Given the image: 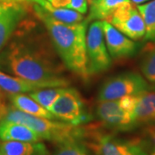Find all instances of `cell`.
<instances>
[{
	"label": "cell",
	"mask_w": 155,
	"mask_h": 155,
	"mask_svg": "<svg viewBox=\"0 0 155 155\" xmlns=\"http://www.w3.org/2000/svg\"><path fill=\"white\" fill-rule=\"evenodd\" d=\"M28 1L37 4L38 5L42 7L51 17H53L60 22L73 24V23L83 22L84 20L83 14L71 9L55 7L51 5L48 0H28Z\"/></svg>",
	"instance_id": "ac0fdd59"
},
{
	"label": "cell",
	"mask_w": 155,
	"mask_h": 155,
	"mask_svg": "<svg viewBox=\"0 0 155 155\" xmlns=\"http://www.w3.org/2000/svg\"><path fill=\"white\" fill-rule=\"evenodd\" d=\"M48 110L61 121L79 125L87 119L82 97L76 89H64Z\"/></svg>",
	"instance_id": "52a82bcc"
},
{
	"label": "cell",
	"mask_w": 155,
	"mask_h": 155,
	"mask_svg": "<svg viewBox=\"0 0 155 155\" xmlns=\"http://www.w3.org/2000/svg\"><path fill=\"white\" fill-rule=\"evenodd\" d=\"M86 57L89 75L105 72L111 66V57L106 47L100 21L91 22L87 29Z\"/></svg>",
	"instance_id": "5b68a950"
},
{
	"label": "cell",
	"mask_w": 155,
	"mask_h": 155,
	"mask_svg": "<svg viewBox=\"0 0 155 155\" xmlns=\"http://www.w3.org/2000/svg\"><path fill=\"white\" fill-rule=\"evenodd\" d=\"M135 126L155 121V91H145L135 95V104L133 111Z\"/></svg>",
	"instance_id": "5bb4252c"
},
{
	"label": "cell",
	"mask_w": 155,
	"mask_h": 155,
	"mask_svg": "<svg viewBox=\"0 0 155 155\" xmlns=\"http://www.w3.org/2000/svg\"><path fill=\"white\" fill-rule=\"evenodd\" d=\"M21 3H0V52L27 16L26 8Z\"/></svg>",
	"instance_id": "7c38bea8"
},
{
	"label": "cell",
	"mask_w": 155,
	"mask_h": 155,
	"mask_svg": "<svg viewBox=\"0 0 155 155\" xmlns=\"http://www.w3.org/2000/svg\"><path fill=\"white\" fill-rule=\"evenodd\" d=\"M70 82L67 78H59L49 80H29L19 77H12L0 72V89L11 94L25 93L52 87H67Z\"/></svg>",
	"instance_id": "8fae6325"
},
{
	"label": "cell",
	"mask_w": 155,
	"mask_h": 155,
	"mask_svg": "<svg viewBox=\"0 0 155 155\" xmlns=\"http://www.w3.org/2000/svg\"><path fill=\"white\" fill-rule=\"evenodd\" d=\"M107 22L134 41L144 38L146 34L144 20L137 6L131 1L116 9Z\"/></svg>",
	"instance_id": "ba28073f"
},
{
	"label": "cell",
	"mask_w": 155,
	"mask_h": 155,
	"mask_svg": "<svg viewBox=\"0 0 155 155\" xmlns=\"http://www.w3.org/2000/svg\"><path fill=\"white\" fill-rule=\"evenodd\" d=\"M0 107H5V103H4V94H3L1 89H0Z\"/></svg>",
	"instance_id": "d4e9b609"
},
{
	"label": "cell",
	"mask_w": 155,
	"mask_h": 155,
	"mask_svg": "<svg viewBox=\"0 0 155 155\" xmlns=\"http://www.w3.org/2000/svg\"><path fill=\"white\" fill-rule=\"evenodd\" d=\"M152 89L153 90V91H155V84H154V85H153V86L152 87Z\"/></svg>",
	"instance_id": "f546056e"
},
{
	"label": "cell",
	"mask_w": 155,
	"mask_h": 155,
	"mask_svg": "<svg viewBox=\"0 0 155 155\" xmlns=\"http://www.w3.org/2000/svg\"><path fill=\"white\" fill-rule=\"evenodd\" d=\"M150 134H151V136H152V138L153 139L155 140V130L154 129H153V130H150Z\"/></svg>",
	"instance_id": "83f0119b"
},
{
	"label": "cell",
	"mask_w": 155,
	"mask_h": 155,
	"mask_svg": "<svg viewBox=\"0 0 155 155\" xmlns=\"http://www.w3.org/2000/svg\"><path fill=\"white\" fill-rule=\"evenodd\" d=\"M149 90L148 83L140 73L125 72L112 76L104 82L98 91V100H116L140 94Z\"/></svg>",
	"instance_id": "277c9868"
},
{
	"label": "cell",
	"mask_w": 155,
	"mask_h": 155,
	"mask_svg": "<svg viewBox=\"0 0 155 155\" xmlns=\"http://www.w3.org/2000/svg\"><path fill=\"white\" fill-rule=\"evenodd\" d=\"M149 0H131V2H133L134 4L135 5H140V4H143V3H146Z\"/></svg>",
	"instance_id": "484cf974"
},
{
	"label": "cell",
	"mask_w": 155,
	"mask_h": 155,
	"mask_svg": "<svg viewBox=\"0 0 155 155\" xmlns=\"http://www.w3.org/2000/svg\"><path fill=\"white\" fill-rule=\"evenodd\" d=\"M131 0H91L87 18L85 22L107 21L119 7Z\"/></svg>",
	"instance_id": "9a60e30c"
},
{
	"label": "cell",
	"mask_w": 155,
	"mask_h": 155,
	"mask_svg": "<svg viewBox=\"0 0 155 155\" xmlns=\"http://www.w3.org/2000/svg\"><path fill=\"white\" fill-rule=\"evenodd\" d=\"M10 98L13 104V107L24 113H27L28 115H32L35 116H38V117L51 119V120L57 119L48 110L40 105L37 102L32 99L28 95L27 96L22 93L11 94Z\"/></svg>",
	"instance_id": "e0dca14e"
},
{
	"label": "cell",
	"mask_w": 155,
	"mask_h": 155,
	"mask_svg": "<svg viewBox=\"0 0 155 155\" xmlns=\"http://www.w3.org/2000/svg\"><path fill=\"white\" fill-rule=\"evenodd\" d=\"M150 155H155V146L153 147V148H152V150H151Z\"/></svg>",
	"instance_id": "f1b7e54d"
},
{
	"label": "cell",
	"mask_w": 155,
	"mask_h": 155,
	"mask_svg": "<svg viewBox=\"0 0 155 155\" xmlns=\"http://www.w3.org/2000/svg\"><path fill=\"white\" fill-rule=\"evenodd\" d=\"M106 47L112 59L130 58L138 51V44L107 21H100Z\"/></svg>",
	"instance_id": "30bf717a"
},
{
	"label": "cell",
	"mask_w": 155,
	"mask_h": 155,
	"mask_svg": "<svg viewBox=\"0 0 155 155\" xmlns=\"http://www.w3.org/2000/svg\"><path fill=\"white\" fill-rule=\"evenodd\" d=\"M137 8L146 26L144 39L155 41V0H149L146 3L137 5Z\"/></svg>",
	"instance_id": "d6986e66"
},
{
	"label": "cell",
	"mask_w": 155,
	"mask_h": 155,
	"mask_svg": "<svg viewBox=\"0 0 155 155\" xmlns=\"http://www.w3.org/2000/svg\"><path fill=\"white\" fill-rule=\"evenodd\" d=\"M33 10L35 16L47 28L51 41L64 66L86 80L90 76L86 57V27L88 23L85 20L73 24L60 22L35 3Z\"/></svg>",
	"instance_id": "7a4b0ae2"
},
{
	"label": "cell",
	"mask_w": 155,
	"mask_h": 155,
	"mask_svg": "<svg viewBox=\"0 0 155 155\" xmlns=\"http://www.w3.org/2000/svg\"><path fill=\"white\" fill-rule=\"evenodd\" d=\"M52 155H87V153L83 146L79 144V140H74L59 144Z\"/></svg>",
	"instance_id": "7402d4cb"
},
{
	"label": "cell",
	"mask_w": 155,
	"mask_h": 155,
	"mask_svg": "<svg viewBox=\"0 0 155 155\" xmlns=\"http://www.w3.org/2000/svg\"><path fill=\"white\" fill-rule=\"evenodd\" d=\"M97 115L109 127L118 130H129L135 127L132 112L122 104L121 99L99 101Z\"/></svg>",
	"instance_id": "9c48e42d"
},
{
	"label": "cell",
	"mask_w": 155,
	"mask_h": 155,
	"mask_svg": "<svg viewBox=\"0 0 155 155\" xmlns=\"http://www.w3.org/2000/svg\"><path fill=\"white\" fill-rule=\"evenodd\" d=\"M0 140L36 143L42 139L26 125L2 118L0 120Z\"/></svg>",
	"instance_id": "4fadbf2b"
},
{
	"label": "cell",
	"mask_w": 155,
	"mask_h": 155,
	"mask_svg": "<svg viewBox=\"0 0 155 155\" xmlns=\"http://www.w3.org/2000/svg\"><path fill=\"white\" fill-rule=\"evenodd\" d=\"M88 138L87 146L97 155H148L139 141H125L97 131H90Z\"/></svg>",
	"instance_id": "8992f818"
},
{
	"label": "cell",
	"mask_w": 155,
	"mask_h": 155,
	"mask_svg": "<svg viewBox=\"0 0 155 155\" xmlns=\"http://www.w3.org/2000/svg\"><path fill=\"white\" fill-rule=\"evenodd\" d=\"M20 37L0 52V68L16 77L29 80H49L64 78L67 67L46 34L33 32L31 25Z\"/></svg>",
	"instance_id": "6da1fadb"
},
{
	"label": "cell",
	"mask_w": 155,
	"mask_h": 155,
	"mask_svg": "<svg viewBox=\"0 0 155 155\" xmlns=\"http://www.w3.org/2000/svg\"><path fill=\"white\" fill-rule=\"evenodd\" d=\"M45 146L40 142L3 140L0 143V155H48Z\"/></svg>",
	"instance_id": "2e32d148"
},
{
	"label": "cell",
	"mask_w": 155,
	"mask_h": 155,
	"mask_svg": "<svg viewBox=\"0 0 155 155\" xmlns=\"http://www.w3.org/2000/svg\"><path fill=\"white\" fill-rule=\"evenodd\" d=\"M28 0H0V3H7V2H23Z\"/></svg>",
	"instance_id": "4316f807"
},
{
	"label": "cell",
	"mask_w": 155,
	"mask_h": 155,
	"mask_svg": "<svg viewBox=\"0 0 155 155\" xmlns=\"http://www.w3.org/2000/svg\"><path fill=\"white\" fill-rule=\"evenodd\" d=\"M140 68L143 76L149 82L155 84V43H149L146 46Z\"/></svg>",
	"instance_id": "ffe728a7"
},
{
	"label": "cell",
	"mask_w": 155,
	"mask_h": 155,
	"mask_svg": "<svg viewBox=\"0 0 155 155\" xmlns=\"http://www.w3.org/2000/svg\"><path fill=\"white\" fill-rule=\"evenodd\" d=\"M3 118L26 125L38 134L42 140H47L58 145L79 140L83 138L84 134V130L78 127V125L28 115L16 108L6 110Z\"/></svg>",
	"instance_id": "3957f363"
},
{
	"label": "cell",
	"mask_w": 155,
	"mask_h": 155,
	"mask_svg": "<svg viewBox=\"0 0 155 155\" xmlns=\"http://www.w3.org/2000/svg\"><path fill=\"white\" fill-rule=\"evenodd\" d=\"M67 9H71L84 15L88 11V0H71Z\"/></svg>",
	"instance_id": "603a6c76"
},
{
	"label": "cell",
	"mask_w": 155,
	"mask_h": 155,
	"mask_svg": "<svg viewBox=\"0 0 155 155\" xmlns=\"http://www.w3.org/2000/svg\"><path fill=\"white\" fill-rule=\"evenodd\" d=\"M51 5L60 8H68L71 0H48Z\"/></svg>",
	"instance_id": "cb8c5ba5"
},
{
	"label": "cell",
	"mask_w": 155,
	"mask_h": 155,
	"mask_svg": "<svg viewBox=\"0 0 155 155\" xmlns=\"http://www.w3.org/2000/svg\"><path fill=\"white\" fill-rule=\"evenodd\" d=\"M66 87H52V88H45L29 92L28 96L37 102L40 105L44 107L45 109L49 110L52 104L54 103L58 97L63 92Z\"/></svg>",
	"instance_id": "44dd1931"
}]
</instances>
